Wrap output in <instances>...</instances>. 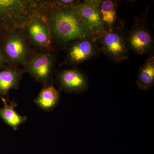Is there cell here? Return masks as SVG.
Returning <instances> with one entry per match:
<instances>
[{
    "mask_svg": "<svg viewBox=\"0 0 154 154\" xmlns=\"http://www.w3.org/2000/svg\"><path fill=\"white\" fill-rule=\"evenodd\" d=\"M51 5L45 16L53 41L66 45L80 38L91 37L97 39L73 7L60 8L54 6L52 3Z\"/></svg>",
    "mask_w": 154,
    "mask_h": 154,
    "instance_id": "cell-1",
    "label": "cell"
},
{
    "mask_svg": "<svg viewBox=\"0 0 154 154\" xmlns=\"http://www.w3.org/2000/svg\"><path fill=\"white\" fill-rule=\"evenodd\" d=\"M51 1L0 0V35L2 37L14 30H24L30 20L45 14Z\"/></svg>",
    "mask_w": 154,
    "mask_h": 154,
    "instance_id": "cell-2",
    "label": "cell"
},
{
    "mask_svg": "<svg viewBox=\"0 0 154 154\" xmlns=\"http://www.w3.org/2000/svg\"><path fill=\"white\" fill-rule=\"evenodd\" d=\"M98 42L101 52L113 62L120 63L129 58L130 51L123 21L115 28L106 31L98 38Z\"/></svg>",
    "mask_w": 154,
    "mask_h": 154,
    "instance_id": "cell-3",
    "label": "cell"
},
{
    "mask_svg": "<svg viewBox=\"0 0 154 154\" xmlns=\"http://www.w3.org/2000/svg\"><path fill=\"white\" fill-rule=\"evenodd\" d=\"M1 46L7 62L12 66L24 65L31 55L30 42L24 30H14L3 36Z\"/></svg>",
    "mask_w": 154,
    "mask_h": 154,
    "instance_id": "cell-4",
    "label": "cell"
},
{
    "mask_svg": "<svg viewBox=\"0 0 154 154\" xmlns=\"http://www.w3.org/2000/svg\"><path fill=\"white\" fill-rule=\"evenodd\" d=\"M149 9V6L135 18L133 25L127 33L130 51L138 55L149 54L154 51V39L148 24Z\"/></svg>",
    "mask_w": 154,
    "mask_h": 154,
    "instance_id": "cell-5",
    "label": "cell"
},
{
    "mask_svg": "<svg viewBox=\"0 0 154 154\" xmlns=\"http://www.w3.org/2000/svg\"><path fill=\"white\" fill-rule=\"evenodd\" d=\"M55 57L51 51H41L30 57L24 66L25 70L46 86L52 84V71Z\"/></svg>",
    "mask_w": 154,
    "mask_h": 154,
    "instance_id": "cell-6",
    "label": "cell"
},
{
    "mask_svg": "<svg viewBox=\"0 0 154 154\" xmlns=\"http://www.w3.org/2000/svg\"><path fill=\"white\" fill-rule=\"evenodd\" d=\"M45 14H40L34 17L24 29L29 42L42 51H51L53 42Z\"/></svg>",
    "mask_w": 154,
    "mask_h": 154,
    "instance_id": "cell-7",
    "label": "cell"
},
{
    "mask_svg": "<svg viewBox=\"0 0 154 154\" xmlns=\"http://www.w3.org/2000/svg\"><path fill=\"white\" fill-rule=\"evenodd\" d=\"M65 63L78 65L99 56L101 53L98 39L95 38H80L69 44Z\"/></svg>",
    "mask_w": 154,
    "mask_h": 154,
    "instance_id": "cell-8",
    "label": "cell"
},
{
    "mask_svg": "<svg viewBox=\"0 0 154 154\" xmlns=\"http://www.w3.org/2000/svg\"><path fill=\"white\" fill-rule=\"evenodd\" d=\"M57 79L61 88L68 93H85L89 88L88 77L78 69L62 70L58 73Z\"/></svg>",
    "mask_w": 154,
    "mask_h": 154,
    "instance_id": "cell-9",
    "label": "cell"
},
{
    "mask_svg": "<svg viewBox=\"0 0 154 154\" xmlns=\"http://www.w3.org/2000/svg\"><path fill=\"white\" fill-rule=\"evenodd\" d=\"M73 8L97 39L106 33L99 8L88 6L83 3H80Z\"/></svg>",
    "mask_w": 154,
    "mask_h": 154,
    "instance_id": "cell-10",
    "label": "cell"
},
{
    "mask_svg": "<svg viewBox=\"0 0 154 154\" xmlns=\"http://www.w3.org/2000/svg\"><path fill=\"white\" fill-rule=\"evenodd\" d=\"M24 72L17 67L6 68L0 70V98L12 89H18Z\"/></svg>",
    "mask_w": 154,
    "mask_h": 154,
    "instance_id": "cell-11",
    "label": "cell"
},
{
    "mask_svg": "<svg viewBox=\"0 0 154 154\" xmlns=\"http://www.w3.org/2000/svg\"><path fill=\"white\" fill-rule=\"evenodd\" d=\"M119 3L117 1L103 0L99 5L100 16L106 31L115 28L122 21L117 14Z\"/></svg>",
    "mask_w": 154,
    "mask_h": 154,
    "instance_id": "cell-12",
    "label": "cell"
},
{
    "mask_svg": "<svg viewBox=\"0 0 154 154\" xmlns=\"http://www.w3.org/2000/svg\"><path fill=\"white\" fill-rule=\"evenodd\" d=\"M60 95L53 84L44 86L34 102L42 110L50 112L53 110L60 102Z\"/></svg>",
    "mask_w": 154,
    "mask_h": 154,
    "instance_id": "cell-13",
    "label": "cell"
},
{
    "mask_svg": "<svg viewBox=\"0 0 154 154\" xmlns=\"http://www.w3.org/2000/svg\"><path fill=\"white\" fill-rule=\"evenodd\" d=\"M4 106L0 107V117L9 126L14 130L18 129L19 127L25 123L28 119L27 116L19 114L15 110L17 104L14 101L9 100V104L7 99L4 97L2 98Z\"/></svg>",
    "mask_w": 154,
    "mask_h": 154,
    "instance_id": "cell-14",
    "label": "cell"
},
{
    "mask_svg": "<svg viewBox=\"0 0 154 154\" xmlns=\"http://www.w3.org/2000/svg\"><path fill=\"white\" fill-rule=\"evenodd\" d=\"M136 84L138 88L148 91L154 85V52L149 54L148 56L140 67L138 74Z\"/></svg>",
    "mask_w": 154,
    "mask_h": 154,
    "instance_id": "cell-15",
    "label": "cell"
},
{
    "mask_svg": "<svg viewBox=\"0 0 154 154\" xmlns=\"http://www.w3.org/2000/svg\"><path fill=\"white\" fill-rule=\"evenodd\" d=\"M79 1L75 0H56L51 1L53 5L60 8H72L80 3Z\"/></svg>",
    "mask_w": 154,
    "mask_h": 154,
    "instance_id": "cell-16",
    "label": "cell"
},
{
    "mask_svg": "<svg viewBox=\"0 0 154 154\" xmlns=\"http://www.w3.org/2000/svg\"><path fill=\"white\" fill-rule=\"evenodd\" d=\"M102 0H85L84 4L91 7L99 8V5L101 4Z\"/></svg>",
    "mask_w": 154,
    "mask_h": 154,
    "instance_id": "cell-17",
    "label": "cell"
},
{
    "mask_svg": "<svg viewBox=\"0 0 154 154\" xmlns=\"http://www.w3.org/2000/svg\"><path fill=\"white\" fill-rule=\"evenodd\" d=\"M7 62V61L4 56L2 50V46H1V39L0 38V69L4 66L5 63Z\"/></svg>",
    "mask_w": 154,
    "mask_h": 154,
    "instance_id": "cell-18",
    "label": "cell"
}]
</instances>
